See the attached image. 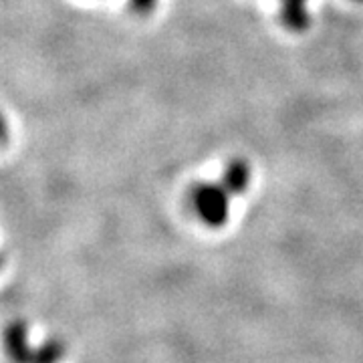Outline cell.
<instances>
[{
	"label": "cell",
	"mask_w": 363,
	"mask_h": 363,
	"mask_svg": "<svg viewBox=\"0 0 363 363\" xmlns=\"http://www.w3.org/2000/svg\"><path fill=\"white\" fill-rule=\"evenodd\" d=\"M355 2H363V0H355Z\"/></svg>",
	"instance_id": "obj_5"
},
{
	"label": "cell",
	"mask_w": 363,
	"mask_h": 363,
	"mask_svg": "<svg viewBox=\"0 0 363 363\" xmlns=\"http://www.w3.org/2000/svg\"><path fill=\"white\" fill-rule=\"evenodd\" d=\"M222 184L230 192V196L245 194L250 184V168H248L247 160H240V157L233 160L224 169Z\"/></svg>",
	"instance_id": "obj_3"
},
{
	"label": "cell",
	"mask_w": 363,
	"mask_h": 363,
	"mask_svg": "<svg viewBox=\"0 0 363 363\" xmlns=\"http://www.w3.org/2000/svg\"><path fill=\"white\" fill-rule=\"evenodd\" d=\"M228 198L230 192L224 188V184H196L190 194L196 214L212 228H220L228 220V212H230Z\"/></svg>",
	"instance_id": "obj_1"
},
{
	"label": "cell",
	"mask_w": 363,
	"mask_h": 363,
	"mask_svg": "<svg viewBox=\"0 0 363 363\" xmlns=\"http://www.w3.org/2000/svg\"><path fill=\"white\" fill-rule=\"evenodd\" d=\"M281 18L291 33H303L309 28L307 0H281Z\"/></svg>",
	"instance_id": "obj_2"
},
{
	"label": "cell",
	"mask_w": 363,
	"mask_h": 363,
	"mask_svg": "<svg viewBox=\"0 0 363 363\" xmlns=\"http://www.w3.org/2000/svg\"><path fill=\"white\" fill-rule=\"evenodd\" d=\"M156 2L157 0H130V9L135 14L145 16V14H150L156 9Z\"/></svg>",
	"instance_id": "obj_4"
}]
</instances>
